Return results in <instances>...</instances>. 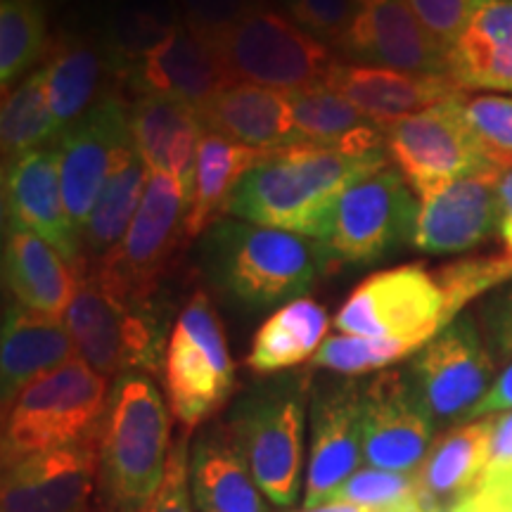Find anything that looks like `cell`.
<instances>
[{"label": "cell", "mask_w": 512, "mask_h": 512, "mask_svg": "<svg viewBox=\"0 0 512 512\" xmlns=\"http://www.w3.org/2000/svg\"><path fill=\"white\" fill-rule=\"evenodd\" d=\"M76 356L102 377L155 373L164 354V318L155 306L133 304L100 283L86 264L64 313Z\"/></svg>", "instance_id": "5"}, {"label": "cell", "mask_w": 512, "mask_h": 512, "mask_svg": "<svg viewBox=\"0 0 512 512\" xmlns=\"http://www.w3.org/2000/svg\"><path fill=\"white\" fill-rule=\"evenodd\" d=\"M60 138L53 110H50L46 72L38 69L22 79L19 86L3 95L0 110V145L5 166L34 150H43L48 140Z\"/></svg>", "instance_id": "36"}, {"label": "cell", "mask_w": 512, "mask_h": 512, "mask_svg": "<svg viewBox=\"0 0 512 512\" xmlns=\"http://www.w3.org/2000/svg\"><path fill=\"white\" fill-rule=\"evenodd\" d=\"M460 112L486 166L501 174L512 169V98L465 95Z\"/></svg>", "instance_id": "38"}, {"label": "cell", "mask_w": 512, "mask_h": 512, "mask_svg": "<svg viewBox=\"0 0 512 512\" xmlns=\"http://www.w3.org/2000/svg\"><path fill=\"white\" fill-rule=\"evenodd\" d=\"M465 95L441 102L432 110L403 119L384 131L389 157L415 195L479 171H489L460 112V100Z\"/></svg>", "instance_id": "12"}, {"label": "cell", "mask_w": 512, "mask_h": 512, "mask_svg": "<svg viewBox=\"0 0 512 512\" xmlns=\"http://www.w3.org/2000/svg\"><path fill=\"white\" fill-rule=\"evenodd\" d=\"M48 46L46 0H0V83L27 76Z\"/></svg>", "instance_id": "37"}, {"label": "cell", "mask_w": 512, "mask_h": 512, "mask_svg": "<svg viewBox=\"0 0 512 512\" xmlns=\"http://www.w3.org/2000/svg\"><path fill=\"white\" fill-rule=\"evenodd\" d=\"M335 498L363 505L373 512H418L422 505L418 472H389L380 467L358 470L344 482Z\"/></svg>", "instance_id": "39"}, {"label": "cell", "mask_w": 512, "mask_h": 512, "mask_svg": "<svg viewBox=\"0 0 512 512\" xmlns=\"http://www.w3.org/2000/svg\"><path fill=\"white\" fill-rule=\"evenodd\" d=\"M105 67H110L105 50L83 38L62 36L50 50L43 72L60 136L98 102Z\"/></svg>", "instance_id": "35"}, {"label": "cell", "mask_w": 512, "mask_h": 512, "mask_svg": "<svg viewBox=\"0 0 512 512\" xmlns=\"http://www.w3.org/2000/svg\"><path fill=\"white\" fill-rule=\"evenodd\" d=\"M330 316L323 304L299 297L283 304L256 330L247 366L259 375L280 373L309 361L328 337Z\"/></svg>", "instance_id": "32"}, {"label": "cell", "mask_w": 512, "mask_h": 512, "mask_svg": "<svg viewBox=\"0 0 512 512\" xmlns=\"http://www.w3.org/2000/svg\"><path fill=\"white\" fill-rule=\"evenodd\" d=\"M508 411H512V361L505 366L503 373L496 377L484 399L479 401L475 411L470 413V418H489V415Z\"/></svg>", "instance_id": "48"}, {"label": "cell", "mask_w": 512, "mask_h": 512, "mask_svg": "<svg viewBox=\"0 0 512 512\" xmlns=\"http://www.w3.org/2000/svg\"><path fill=\"white\" fill-rule=\"evenodd\" d=\"M266 0H178L183 27L216 50V46Z\"/></svg>", "instance_id": "41"}, {"label": "cell", "mask_w": 512, "mask_h": 512, "mask_svg": "<svg viewBox=\"0 0 512 512\" xmlns=\"http://www.w3.org/2000/svg\"><path fill=\"white\" fill-rule=\"evenodd\" d=\"M233 382L235 368L221 320L207 294L195 292L176 318L164 354L171 413L192 430L226 403Z\"/></svg>", "instance_id": "10"}, {"label": "cell", "mask_w": 512, "mask_h": 512, "mask_svg": "<svg viewBox=\"0 0 512 512\" xmlns=\"http://www.w3.org/2000/svg\"><path fill=\"white\" fill-rule=\"evenodd\" d=\"M508 470H512V411L501 413L498 418H494V430H491V444H489V460H486L482 477L501 475V472H508Z\"/></svg>", "instance_id": "47"}, {"label": "cell", "mask_w": 512, "mask_h": 512, "mask_svg": "<svg viewBox=\"0 0 512 512\" xmlns=\"http://www.w3.org/2000/svg\"><path fill=\"white\" fill-rule=\"evenodd\" d=\"M458 313L437 271L408 264L363 280L337 311L335 328L342 335L403 344L415 354Z\"/></svg>", "instance_id": "6"}, {"label": "cell", "mask_w": 512, "mask_h": 512, "mask_svg": "<svg viewBox=\"0 0 512 512\" xmlns=\"http://www.w3.org/2000/svg\"><path fill=\"white\" fill-rule=\"evenodd\" d=\"M448 74L465 91L512 95V0H486L448 48Z\"/></svg>", "instance_id": "27"}, {"label": "cell", "mask_w": 512, "mask_h": 512, "mask_svg": "<svg viewBox=\"0 0 512 512\" xmlns=\"http://www.w3.org/2000/svg\"><path fill=\"white\" fill-rule=\"evenodd\" d=\"M287 17L306 34L318 41L337 48L347 31L351 15H354V0H285Z\"/></svg>", "instance_id": "43"}, {"label": "cell", "mask_w": 512, "mask_h": 512, "mask_svg": "<svg viewBox=\"0 0 512 512\" xmlns=\"http://www.w3.org/2000/svg\"><path fill=\"white\" fill-rule=\"evenodd\" d=\"M494 418H479L458 427L430 448L418 467L422 505L432 512H444L446 501L456 505L482 477L489 460Z\"/></svg>", "instance_id": "30"}, {"label": "cell", "mask_w": 512, "mask_h": 512, "mask_svg": "<svg viewBox=\"0 0 512 512\" xmlns=\"http://www.w3.org/2000/svg\"><path fill=\"white\" fill-rule=\"evenodd\" d=\"M138 512H197L190 491V456L188 439H178L171 446L166 475L159 484L157 494L147 501Z\"/></svg>", "instance_id": "44"}, {"label": "cell", "mask_w": 512, "mask_h": 512, "mask_svg": "<svg viewBox=\"0 0 512 512\" xmlns=\"http://www.w3.org/2000/svg\"><path fill=\"white\" fill-rule=\"evenodd\" d=\"M3 278L12 302L60 318L72 304L79 268L38 235L5 226Z\"/></svg>", "instance_id": "26"}, {"label": "cell", "mask_w": 512, "mask_h": 512, "mask_svg": "<svg viewBox=\"0 0 512 512\" xmlns=\"http://www.w3.org/2000/svg\"><path fill=\"white\" fill-rule=\"evenodd\" d=\"M171 420L147 373L117 377L98 427L100 491L112 512H138L157 494L171 456Z\"/></svg>", "instance_id": "3"}, {"label": "cell", "mask_w": 512, "mask_h": 512, "mask_svg": "<svg viewBox=\"0 0 512 512\" xmlns=\"http://www.w3.org/2000/svg\"><path fill=\"white\" fill-rule=\"evenodd\" d=\"M337 53L356 64L411 74H448V48L408 0H354Z\"/></svg>", "instance_id": "14"}, {"label": "cell", "mask_w": 512, "mask_h": 512, "mask_svg": "<svg viewBox=\"0 0 512 512\" xmlns=\"http://www.w3.org/2000/svg\"><path fill=\"white\" fill-rule=\"evenodd\" d=\"M107 399V377L81 358L38 377L3 411V465L93 437Z\"/></svg>", "instance_id": "4"}, {"label": "cell", "mask_w": 512, "mask_h": 512, "mask_svg": "<svg viewBox=\"0 0 512 512\" xmlns=\"http://www.w3.org/2000/svg\"><path fill=\"white\" fill-rule=\"evenodd\" d=\"M100 486L98 432L79 444L3 465L0 512H93Z\"/></svg>", "instance_id": "15"}, {"label": "cell", "mask_w": 512, "mask_h": 512, "mask_svg": "<svg viewBox=\"0 0 512 512\" xmlns=\"http://www.w3.org/2000/svg\"><path fill=\"white\" fill-rule=\"evenodd\" d=\"M304 420V394L290 384L247 396L226 427L261 494L280 508H292L299 494Z\"/></svg>", "instance_id": "11"}, {"label": "cell", "mask_w": 512, "mask_h": 512, "mask_svg": "<svg viewBox=\"0 0 512 512\" xmlns=\"http://www.w3.org/2000/svg\"><path fill=\"white\" fill-rule=\"evenodd\" d=\"M418 195L396 166H384L342 192L318 242L330 271L368 266L413 242Z\"/></svg>", "instance_id": "8"}, {"label": "cell", "mask_w": 512, "mask_h": 512, "mask_svg": "<svg viewBox=\"0 0 512 512\" xmlns=\"http://www.w3.org/2000/svg\"><path fill=\"white\" fill-rule=\"evenodd\" d=\"M389 152L351 155L328 147L275 150L242 178L226 214L320 240L342 192L387 166Z\"/></svg>", "instance_id": "1"}, {"label": "cell", "mask_w": 512, "mask_h": 512, "mask_svg": "<svg viewBox=\"0 0 512 512\" xmlns=\"http://www.w3.org/2000/svg\"><path fill=\"white\" fill-rule=\"evenodd\" d=\"M498 176L479 171L418 195L413 247L427 254H458L482 245L498 230Z\"/></svg>", "instance_id": "18"}, {"label": "cell", "mask_w": 512, "mask_h": 512, "mask_svg": "<svg viewBox=\"0 0 512 512\" xmlns=\"http://www.w3.org/2000/svg\"><path fill=\"white\" fill-rule=\"evenodd\" d=\"M299 145L328 147L351 155L387 152V133L373 124L354 102L328 86L290 93Z\"/></svg>", "instance_id": "28"}, {"label": "cell", "mask_w": 512, "mask_h": 512, "mask_svg": "<svg viewBox=\"0 0 512 512\" xmlns=\"http://www.w3.org/2000/svg\"><path fill=\"white\" fill-rule=\"evenodd\" d=\"M76 358V344L64 320L12 302L3 318L0 392L3 411L24 387Z\"/></svg>", "instance_id": "24"}, {"label": "cell", "mask_w": 512, "mask_h": 512, "mask_svg": "<svg viewBox=\"0 0 512 512\" xmlns=\"http://www.w3.org/2000/svg\"><path fill=\"white\" fill-rule=\"evenodd\" d=\"M200 264L223 297L247 309L290 304L330 273L318 240L221 216L202 235Z\"/></svg>", "instance_id": "2"}, {"label": "cell", "mask_w": 512, "mask_h": 512, "mask_svg": "<svg viewBox=\"0 0 512 512\" xmlns=\"http://www.w3.org/2000/svg\"><path fill=\"white\" fill-rule=\"evenodd\" d=\"M501 342L505 349H512V297L508 299V306H505L501 316Z\"/></svg>", "instance_id": "50"}, {"label": "cell", "mask_w": 512, "mask_h": 512, "mask_svg": "<svg viewBox=\"0 0 512 512\" xmlns=\"http://www.w3.org/2000/svg\"><path fill=\"white\" fill-rule=\"evenodd\" d=\"M207 131L235 143L275 152L299 145L290 93L254 83H228L202 110Z\"/></svg>", "instance_id": "25"}, {"label": "cell", "mask_w": 512, "mask_h": 512, "mask_svg": "<svg viewBox=\"0 0 512 512\" xmlns=\"http://www.w3.org/2000/svg\"><path fill=\"white\" fill-rule=\"evenodd\" d=\"M411 354V349L396 342L356 335H330L318 349V354L313 356V366L328 368L339 375H363L392 366Z\"/></svg>", "instance_id": "40"}, {"label": "cell", "mask_w": 512, "mask_h": 512, "mask_svg": "<svg viewBox=\"0 0 512 512\" xmlns=\"http://www.w3.org/2000/svg\"><path fill=\"white\" fill-rule=\"evenodd\" d=\"M437 275L453 306L460 311L479 294L505 283V280H512V256H477V259L453 261V264L437 268Z\"/></svg>", "instance_id": "42"}, {"label": "cell", "mask_w": 512, "mask_h": 512, "mask_svg": "<svg viewBox=\"0 0 512 512\" xmlns=\"http://www.w3.org/2000/svg\"><path fill=\"white\" fill-rule=\"evenodd\" d=\"M126 76L140 95H166L200 114L230 83L216 50L192 36L183 24Z\"/></svg>", "instance_id": "23"}, {"label": "cell", "mask_w": 512, "mask_h": 512, "mask_svg": "<svg viewBox=\"0 0 512 512\" xmlns=\"http://www.w3.org/2000/svg\"><path fill=\"white\" fill-rule=\"evenodd\" d=\"M147 183H150V169L140 159L136 145L128 147L107 178L81 230V264L102 259L119 245L131 221L136 219Z\"/></svg>", "instance_id": "33"}, {"label": "cell", "mask_w": 512, "mask_h": 512, "mask_svg": "<svg viewBox=\"0 0 512 512\" xmlns=\"http://www.w3.org/2000/svg\"><path fill=\"white\" fill-rule=\"evenodd\" d=\"M363 458L389 472H418L430 453L432 413L411 375L387 370L361 389Z\"/></svg>", "instance_id": "16"}, {"label": "cell", "mask_w": 512, "mask_h": 512, "mask_svg": "<svg viewBox=\"0 0 512 512\" xmlns=\"http://www.w3.org/2000/svg\"><path fill=\"white\" fill-rule=\"evenodd\" d=\"M190 491L197 512H266L261 489L226 430L207 434L192 451Z\"/></svg>", "instance_id": "29"}, {"label": "cell", "mask_w": 512, "mask_h": 512, "mask_svg": "<svg viewBox=\"0 0 512 512\" xmlns=\"http://www.w3.org/2000/svg\"><path fill=\"white\" fill-rule=\"evenodd\" d=\"M128 147H133L131 107L117 95H100L91 110L57 138L64 204L79 235Z\"/></svg>", "instance_id": "13"}, {"label": "cell", "mask_w": 512, "mask_h": 512, "mask_svg": "<svg viewBox=\"0 0 512 512\" xmlns=\"http://www.w3.org/2000/svg\"><path fill=\"white\" fill-rule=\"evenodd\" d=\"M131 133L150 174L174 178L192 197L197 152L207 133L202 114L181 100L145 93L131 107Z\"/></svg>", "instance_id": "22"}, {"label": "cell", "mask_w": 512, "mask_h": 512, "mask_svg": "<svg viewBox=\"0 0 512 512\" xmlns=\"http://www.w3.org/2000/svg\"><path fill=\"white\" fill-rule=\"evenodd\" d=\"M494 363L470 318H456L415 356L411 380L432 418L453 420L475 411L491 389Z\"/></svg>", "instance_id": "17"}, {"label": "cell", "mask_w": 512, "mask_h": 512, "mask_svg": "<svg viewBox=\"0 0 512 512\" xmlns=\"http://www.w3.org/2000/svg\"><path fill=\"white\" fill-rule=\"evenodd\" d=\"M216 55L230 83H254L285 93L323 86L339 62L328 43L268 5L242 19L216 46Z\"/></svg>", "instance_id": "7"}, {"label": "cell", "mask_w": 512, "mask_h": 512, "mask_svg": "<svg viewBox=\"0 0 512 512\" xmlns=\"http://www.w3.org/2000/svg\"><path fill=\"white\" fill-rule=\"evenodd\" d=\"M181 24L178 0H112L102 29L107 62L114 72L128 74Z\"/></svg>", "instance_id": "34"}, {"label": "cell", "mask_w": 512, "mask_h": 512, "mask_svg": "<svg viewBox=\"0 0 512 512\" xmlns=\"http://www.w3.org/2000/svg\"><path fill=\"white\" fill-rule=\"evenodd\" d=\"M363 458L361 389H330L313 406V439L306 470L304 510L332 501Z\"/></svg>", "instance_id": "21"}, {"label": "cell", "mask_w": 512, "mask_h": 512, "mask_svg": "<svg viewBox=\"0 0 512 512\" xmlns=\"http://www.w3.org/2000/svg\"><path fill=\"white\" fill-rule=\"evenodd\" d=\"M190 195L174 178L150 174L136 219L110 254L86 264L100 283L133 304H150L181 247Z\"/></svg>", "instance_id": "9"}, {"label": "cell", "mask_w": 512, "mask_h": 512, "mask_svg": "<svg viewBox=\"0 0 512 512\" xmlns=\"http://www.w3.org/2000/svg\"><path fill=\"white\" fill-rule=\"evenodd\" d=\"M420 22L451 48L486 0H408Z\"/></svg>", "instance_id": "45"}, {"label": "cell", "mask_w": 512, "mask_h": 512, "mask_svg": "<svg viewBox=\"0 0 512 512\" xmlns=\"http://www.w3.org/2000/svg\"><path fill=\"white\" fill-rule=\"evenodd\" d=\"M498 233L512 256V169L498 176Z\"/></svg>", "instance_id": "49"}, {"label": "cell", "mask_w": 512, "mask_h": 512, "mask_svg": "<svg viewBox=\"0 0 512 512\" xmlns=\"http://www.w3.org/2000/svg\"><path fill=\"white\" fill-rule=\"evenodd\" d=\"M451 512H512V470L479 479Z\"/></svg>", "instance_id": "46"}, {"label": "cell", "mask_w": 512, "mask_h": 512, "mask_svg": "<svg viewBox=\"0 0 512 512\" xmlns=\"http://www.w3.org/2000/svg\"><path fill=\"white\" fill-rule=\"evenodd\" d=\"M5 226L29 230L81 268V235L64 204L57 147L34 150L3 169Z\"/></svg>", "instance_id": "19"}, {"label": "cell", "mask_w": 512, "mask_h": 512, "mask_svg": "<svg viewBox=\"0 0 512 512\" xmlns=\"http://www.w3.org/2000/svg\"><path fill=\"white\" fill-rule=\"evenodd\" d=\"M268 155L271 152L235 143L221 133H204L197 152L188 219H185L188 240L207 233L221 219V214H226L230 197L238 190L242 178Z\"/></svg>", "instance_id": "31"}, {"label": "cell", "mask_w": 512, "mask_h": 512, "mask_svg": "<svg viewBox=\"0 0 512 512\" xmlns=\"http://www.w3.org/2000/svg\"><path fill=\"white\" fill-rule=\"evenodd\" d=\"M323 86L354 102L384 131L467 93L451 74H411L356 62H337Z\"/></svg>", "instance_id": "20"}]
</instances>
